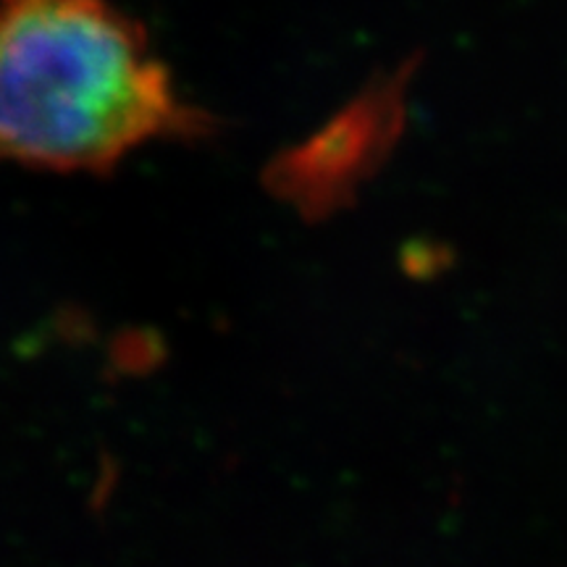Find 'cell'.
I'll list each match as a JSON object with an SVG mask.
<instances>
[{"label":"cell","mask_w":567,"mask_h":567,"mask_svg":"<svg viewBox=\"0 0 567 567\" xmlns=\"http://www.w3.org/2000/svg\"><path fill=\"white\" fill-rule=\"evenodd\" d=\"M168 71L105 0H0V161L84 172L187 130Z\"/></svg>","instance_id":"1"}]
</instances>
